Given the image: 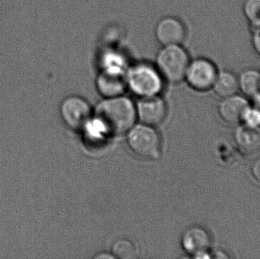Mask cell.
Wrapping results in <instances>:
<instances>
[{
	"mask_svg": "<svg viewBox=\"0 0 260 259\" xmlns=\"http://www.w3.org/2000/svg\"><path fill=\"white\" fill-rule=\"evenodd\" d=\"M94 118L109 135L127 133L136 125V103L125 94L103 98L94 109Z\"/></svg>",
	"mask_w": 260,
	"mask_h": 259,
	"instance_id": "cell-1",
	"label": "cell"
},
{
	"mask_svg": "<svg viewBox=\"0 0 260 259\" xmlns=\"http://www.w3.org/2000/svg\"><path fill=\"white\" fill-rule=\"evenodd\" d=\"M125 76L127 91L139 98L160 95L167 84L154 62L145 59L132 62Z\"/></svg>",
	"mask_w": 260,
	"mask_h": 259,
	"instance_id": "cell-2",
	"label": "cell"
},
{
	"mask_svg": "<svg viewBox=\"0 0 260 259\" xmlns=\"http://www.w3.org/2000/svg\"><path fill=\"white\" fill-rule=\"evenodd\" d=\"M192 58L184 45L160 46L154 62L167 84L184 82Z\"/></svg>",
	"mask_w": 260,
	"mask_h": 259,
	"instance_id": "cell-3",
	"label": "cell"
},
{
	"mask_svg": "<svg viewBox=\"0 0 260 259\" xmlns=\"http://www.w3.org/2000/svg\"><path fill=\"white\" fill-rule=\"evenodd\" d=\"M126 141L130 151L142 159L155 161L161 155V138L153 126L135 125L127 132Z\"/></svg>",
	"mask_w": 260,
	"mask_h": 259,
	"instance_id": "cell-4",
	"label": "cell"
},
{
	"mask_svg": "<svg viewBox=\"0 0 260 259\" xmlns=\"http://www.w3.org/2000/svg\"><path fill=\"white\" fill-rule=\"evenodd\" d=\"M218 71L216 64L209 58L200 56L191 59L184 82L197 92H206L212 90Z\"/></svg>",
	"mask_w": 260,
	"mask_h": 259,
	"instance_id": "cell-5",
	"label": "cell"
},
{
	"mask_svg": "<svg viewBox=\"0 0 260 259\" xmlns=\"http://www.w3.org/2000/svg\"><path fill=\"white\" fill-rule=\"evenodd\" d=\"M59 114L62 121L69 129L82 131L92 118L94 109L84 97L70 95L61 102Z\"/></svg>",
	"mask_w": 260,
	"mask_h": 259,
	"instance_id": "cell-6",
	"label": "cell"
},
{
	"mask_svg": "<svg viewBox=\"0 0 260 259\" xmlns=\"http://www.w3.org/2000/svg\"><path fill=\"white\" fill-rule=\"evenodd\" d=\"M154 38L160 46L183 45L187 38L184 21L175 15H165L154 27Z\"/></svg>",
	"mask_w": 260,
	"mask_h": 259,
	"instance_id": "cell-7",
	"label": "cell"
},
{
	"mask_svg": "<svg viewBox=\"0 0 260 259\" xmlns=\"http://www.w3.org/2000/svg\"><path fill=\"white\" fill-rule=\"evenodd\" d=\"M180 244L183 250L193 258H210L212 237L203 227L195 225L187 228L182 235Z\"/></svg>",
	"mask_w": 260,
	"mask_h": 259,
	"instance_id": "cell-8",
	"label": "cell"
},
{
	"mask_svg": "<svg viewBox=\"0 0 260 259\" xmlns=\"http://www.w3.org/2000/svg\"><path fill=\"white\" fill-rule=\"evenodd\" d=\"M136 109L137 120L142 124L153 127L162 124L168 114L166 102L160 95L139 98Z\"/></svg>",
	"mask_w": 260,
	"mask_h": 259,
	"instance_id": "cell-9",
	"label": "cell"
},
{
	"mask_svg": "<svg viewBox=\"0 0 260 259\" xmlns=\"http://www.w3.org/2000/svg\"><path fill=\"white\" fill-rule=\"evenodd\" d=\"M94 85L98 93L103 98L123 95L127 91L126 76L121 73L98 71Z\"/></svg>",
	"mask_w": 260,
	"mask_h": 259,
	"instance_id": "cell-10",
	"label": "cell"
},
{
	"mask_svg": "<svg viewBox=\"0 0 260 259\" xmlns=\"http://www.w3.org/2000/svg\"><path fill=\"white\" fill-rule=\"evenodd\" d=\"M250 106V102L244 96L234 94L222 98L218 105V114L227 124H239L242 123L243 117Z\"/></svg>",
	"mask_w": 260,
	"mask_h": 259,
	"instance_id": "cell-11",
	"label": "cell"
},
{
	"mask_svg": "<svg viewBox=\"0 0 260 259\" xmlns=\"http://www.w3.org/2000/svg\"><path fill=\"white\" fill-rule=\"evenodd\" d=\"M99 70L98 71H113L126 74V70L131 63L126 53L117 47H105L99 53Z\"/></svg>",
	"mask_w": 260,
	"mask_h": 259,
	"instance_id": "cell-12",
	"label": "cell"
},
{
	"mask_svg": "<svg viewBox=\"0 0 260 259\" xmlns=\"http://www.w3.org/2000/svg\"><path fill=\"white\" fill-rule=\"evenodd\" d=\"M235 141L238 149L244 155H252L260 150L259 129L250 126H240L235 131Z\"/></svg>",
	"mask_w": 260,
	"mask_h": 259,
	"instance_id": "cell-13",
	"label": "cell"
},
{
	"mask_svg": "<svg viewBox=\"0 0 260 259\" xmlns=\"http://www.w3.org/2000/svg\"><path fill=\"white\" fill-rule=\"evenodd\" d=\"M212 90L221 98L238 94L239 91L238 76L229 70L218 71Z\"/></svg>",
	"mask_w": 260,
	"mask_h": 259,
	"instance_id": "cell-14",
	"label": "cell"
},
{
	"mask_svg": "<svg viewBox=\"0 0 260 259\" xmlns=\"http://www.w3.org/2000/svg\"><path fill=\"white\" fill-rule=\"evenodd\" d=\"M238 77L239 91L252 97L260 94V71L254 68L244 70Z\"/></svg>",
	"mask_w": 260,
	"mask_h": 259,
	"instance_id": "cell-15",
	"label": "cell"
},
{
	"mask_svg": "<svg viewBox=\"0 0 260 259\" xmlns=\"http://www.w3.org/2000/svg\"><path fill=\"white\" fill-rule=\"evenodd\" d=\"M111 253L114 258L133 259L137 256L138 251L133 242L128 239L122 238L113 243Z\"/></svg>",
	"mask_w": 260,
	"mask_h": 259,
	"instance_id": "cell-16",
	"label": "cell"
},
{
	"mask_svg": "<svg viewBox=\"0 0 260 259\" xmlns=\"http://www.w3.org/2000/svg\"><path fill=\"white\" fill-rule=\"evenodd\" d=\"M243 11L252 26L255 28L260 27V0H245Z\"/></svg>",
	"mask_w": 260,
	"mask_h": 259,
	"instance_id": "cell-17",
	"label": "cell"
},
{
	"mask_svg": "<svg viewBox=\"0 0 260 259\" xmlns=\"http://www.w3.org/2000/svg\"><path fill=\"white\" fill-rule=\"evenodd\" d=\"M242 123L245 126L259 129L260 127V109L250 105L243 117Z\"/></svg>",
	"mask_w": 260,
	"mask_h": 259,
	"instance_id": "cell-18",
	"label": "cell"
},
{
	"mask_svg": "<svg viewBox=\"0 0 260 259\" xmlns=\"http://www.w3.org/2000/svg\"><path fill=\"white\" fill-rule=\"evenodd\" d=\"M252 177L260 186V158L255 160L250 167Z\"/></svg>",
	"mask_w": 260,
	"mask_h": 259,
	"instance_id": "cell-19",
	"label": "cell"
},
{
	"mask_svg": "<svg viewBox=\"0 0 260 259\" xmlns=\"http://www.w3.org/2000/svg\"><path fill=\"white\" fill-rule=\"evenodd\" d=\"M253 47L256 50V53L260 56V27L255 28L254 33L253 35V40H252Z\"/></svg>",
	"mask_w": 260,
	"mask_h": 259,
	"instance_id": "cell-20",
	"label": "cell"
}]
</instances>
